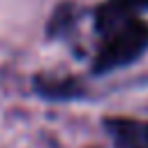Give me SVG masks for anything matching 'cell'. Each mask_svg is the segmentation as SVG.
I'll return each mask as SVG.
<instances>
[{
	"label": "cell",
	"instance_id": "7a4b0ae2",
	"mask_svg": "<svg viewBox=\"0 0 148 148\" xmlns=\"http://www.w3.org/2000/svg\"><path fill=\"white\" fill-rule=\"evenodd\" d=\"M106 130L111 132L116 148H148V123L113 118L106 120Z\"/></svg>",
	"mask_w": 148,
	"mask_h": 148
},
{
	"label": "cell",
	"instance_id": "6da1fadb",
	"mask_svg": "<svg viewBox=\"0 0 148 148\" xmlns=\"http://www.w3.org/2000/svg\"><path fill=\"white\" fill-rule=\"evenodd\" d=\"M106 39L95 58V72H111L125 67L143 56L148 49V23L139 16H127L106 28Z\"/></svg>",
	"mask_w": 148,
	"mask_h": 148
}]
</instances>
